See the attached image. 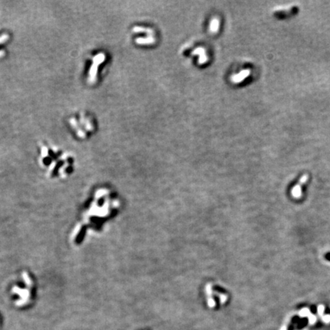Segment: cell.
<instances>
[{
	"mask_svg": "<svg viewBox=\"0 0 330 330\" xmlns=\"http://www.w3.org/2000/svg\"><path fill=\"white\" fill-rule=\"evenodd\" d=\"M250 75V70H243L240 71L239 74H236L231 77V80L233 83H239L242 82L244 80H245L248 76Z\"/></svg>",
	"mask_w": 330,
	"mask_h": 330,
	"instance_id": "6da1fadb",
	"label": "cell"
},
{
	"mask_svg": "<svg viewBox=\"0 0 330 330\" xmlns=\"http://www.w3.org/2000/svg\"><path fill=\"white\" fill-rule=\"evenodd\" d=\"M193 54H199V64H203L207 62L208 57L206 56V51L203 48H198L193 52Z\"/></svg>",
	"mask_w": 330,
	"mask_h": 330,
	"instance_id": "7a4b0ae2",
	"label": "cell"
},
{
	"mask_svg": "<svg viewBox=\"0 0 330 330\" xmlns=\"http://www.w3.org/2000/svg\"><path fill=\"white\" fill-rule=\"evenodd\" d=\"M219 20L218 18H213L209 23V32L213 34H215L218 32L219 28Z\"/></svg>",
	"mask_w": 330,
	"mask_h": 330,
	"instance_id": "3957f363",
	"label": "cell"
},
{
	"mask_svg": "<svg viewBox=\"0 0 330 330\" xmlns=\"http://www.w3.org/2000/svg\"><path fill=\"white\" fill-rule=\"evenodd\" d=\"M155 41V38L152 36H148L146 38H137L136 42L139 44H152Z\"/></svg>",
	"mask_w": 330,
	"mask_h": 330,
	"instance_id": "277c9868",
	"label": "cell"
},
{
	"mask_svg": "<svg viewBox=\"0 0 330 330\" xmlns=\"http://www.w3.org/2000/svg\"><path fill=\"white\" fill-rule=\"evenodd\" d=\"M133 32H135V33H138V32L146 33V34L148 36H152L153 35V33H154V32H153V30H152V29L138 27V26H136V27L134 28Z\"/></svg>",
	"mask_w": 330,
	"mask_h": 330,
	"instance_id": "5b68a950",
	"label": "cell"
},
{
	"mask_svg": "<svg viewBox=\"0 0 330 330\" xmlns=\"http://www.w3.org/2000/svg\"><path fill=\"white\" fill-rule=\"evenodd\" d=\"M298 326H297V329H303V328H304L306 326H307V323H308V319H307V317H304L303 318V319H300V321H299L298 322Z\"/></svg>",
	"mask_w": 330,
	"mask_h": 330,
	"instance_id": "8992f818",
	"label": "cell"
},
{
	"mask_svg": "<svg viewBox=\"0 0 330 330\" xmlns=\"http://www.w3.org/2000/svg\"><path fill=\"white\" fill-rule=\"evenodd\" d=\"M310 310H311V312H312L313 314H315L316 312H317V307H316L315 306H312V307H311Z\"/></svg>",
	"mask_w": 330,
	"mask_h": 330,
	"instance_id": "52a82bcc",
	"label": "cell"
},
{
	"mask_svg": "<svg viewBox=\"0 0 330 330\" xmlns=\"http://www.w3.org/2000/svg\"><path fill=\"white\" fill-rule=\"evenodd\" d=\"M326 258L328 260H330V252L329 253H327V254L326 255Z\"/></svg>",
	"mask_w": 330,
	"mask_h": 330,
	"instance_id": "ba28073f",
	"label": "cell"
}]
</instances>
